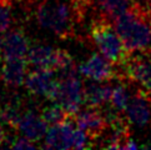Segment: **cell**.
<instances>
[{
    "mask_svg": "<svg viewBox=\"0 0 151 150\" xmlns=\"http://www.w3.org/2000/svg\"><path fill=\"white\" fill-rule=\"evenodd\" d=\"M89 6L80 0H39L34 6L37 25L63 40L71 39Z\"/></svg>",
    "mask_w": 151,
    "mask_h": 150,
    "instance_id": "1",
    "label": "cell"
},
{
    "mask_svg": "<svg viewBox=\"0 0 151 150\" xmlns=\"http://www.w3.org/2000/svg\"><path fill=\"white\" fill-rule=\"evenodd\" d=\"M112 24L130 54L151 48V17L140 4L116 18Z\"/></svg>",
    "mask_w": 151,
    "mask_h": 150,
    "instance_id": "2",
    "label": "cell"
},
{
    "mask_svg": "<svg viewBox=\"0 0 151 150\" xmlns=\"http://www.w3.org/2000/svg\"><path fill=\"white\" fill-rule=\"evenodd\" d=\"M90 36L100 54L114 65L121 66L130 56L112 21L95 17L90 23Z\"/></svg>",
    "mask_w": 151,
    "mask_h": 150,
    "instance_id": "3",
    "label": "cell"
},
{
    "mask_svg": "<svg viewBox=\"0 0 151 150\" xmlns=\"http://www.w3.org/2000/svg\"><path fill=\"white\" fill-rule=\"evenodd\" d=\"M122 79L136 84L140 90L151 96V48L131 53L129 59L119 66Z\"/></svg>",
    "mask_w": 151,
    "mask_h": 150,
    "instance_id": "4",
    "label": "cell"
},
{
    "mask_svg": "<svg viewBox=\"0 0 151 150\" xmlns=\"http://www.w3.org/2000/svg\"><path fill=\"white\" fill-rule=\"evenodd\" d=\"M24 85L31 95L45 96L47 100L56 101L60 80L50 69H34L26 74Z\"/></svg>",
    "mask_w": 151,
    "mask_h": 150,
    "instance_id": "5",
    "label": "cell"
},
{
    "mask_svg": "<svg viewBox=\"0 0 151 150\" xmlns=\"http://www.w3.org/2000/svg\"><path fill=\"white\" fill-rule=\"evenodd\" d=\"M78 73L93 81H112L121 79L120 69L102 55L94 53L78 66Z\"/></svg>",
    "mask_w": 151,
    "mask_h": 150,
    "instance_id": "6",
    "label": "cell"
},
{
    "mask_svg": "<svg viewBox=\"0 0 151 150\" xmlns=\"http://www.w3.org/2000/svg\"><path fill=\"white\" fill-rule=\"evenodd\" d=\"M60 80V89L56 103L64 106L70 115H74L84 105V83L78 78V74L69 75Z\"/></svg>",
    "mask_w": 151,
    "mask_h": 150,
    "instance_id": "7",
    "label": "cell"
},
{
    "mask_svg": "<svg viewBox=\"0 0 151 150\" xmlns=\"http://www.w3.org/2000/svg\"><path fill=\"white\" fill-rule=\"evenodd\" d=\"M73 119L75 121V125L90 136L94 143V146H96L95 141H98L104 135L109 126L104 112H101L99 108L86 106V109L79 110L76 114H74Z\"/></svg>",
    "mask_w": 151,
    "mask_h": 150,
    "instance_id": "8",
    "label": "cell"
},
{
    "mask_svg": "<svg viewBox=\"0 0 151 150\" xmlns=\"http://www.w3.org/2000/svg\"><path fill=\"white\" fill-rule=\"evenodd\" d=\"M127 121L139 128H145L151 123V96L139 88L129 100L125 109Z\"/></svg>",
    "mask_w": 151,
    "mask_h": 150,
    "instance_id": "9",
    "label": "cell"
},
{
    "mask_svg": "<svg viewBox=\"0 0 151 150\" xmlns=\"http://www.w3.org/2000/svg\"><path fill=\"white\" fill-rule=\"evenodd\" d=\"M76 129L73 116L65 121L55 125H50L44 136L42 148L45 149H70L73 148L74 133Z\"/></svg>",
    "mask_w": 151,
    "mask_h": 150,
    "instance_id": "10",
    "label": "cell"
},
{
    "mask_svg": "<svg viewBox=\"0 0 151 150\" xmlns=\"http://www.w3.org/2000/svg\"><path fill=\"white\" fill-rule=\"evenodd\" d=\"M47 123L42 119L40 112L34 109H25L18 121L17 129L21 135L30 139L31 141H39L45 136L47 131Z\"/></svg>",
    "mask_w": 151,
    "mask_h": 150,
    "instance_id": "11",
    "label": "cell"
},
{
    "mask_svg": "<svg viewBox=\"0 0 151 150\" xmlns=\"http://www.w3.org/2000/svg\"><path fill=\"white\" fill-rule=\"evenodd\" d=\"M137 5L135 0H89V9L96 13V18L114 21Z\"/></svg>",
    "mask_w": 151,
    "mask_h": 150,
    "instance_id": "12",
    "label": "cell"
},
{
    "mask_svg": "<svg viewBox=\"0 0 151 150\" xmlns=\"http://www.w3.org/2000/svg\"><path fill=\"white\" fill-rule=\"evenodd\" d=\"M3 39V59L26 58L30 46L29 38L20 28L8 30Z\"/></svg>",
    "mask_w": 151,
    "mask_h": 150,
    "instance_id": "13",
    "label": "cell"
},
{
    "mask_svg": "<svg viewBox=\"0 0 151 150\" xmlns=\"http://www.w3.org/2000/svg\"><path fill=\"white\" fill-rule=\"evenodd\" d=\"M28 59L13 58L4 59L1 65V80L8 88L18 89L24 85L26 74H28Z\"/></svg>",
    "mask_w": 151,
    "mask_h": 150,
    "instance_id": "14",
    "label": "cell"
},
{
    "mask_svg": "<svg viewBox=\"0 0 151 150\" xmlns=\"http://www.w3.org/2000/svg\"><path fill=\"white\" fill-rule=\"evenodd\" d=\"M114 85L110 81H93L84 84V105L90 108H102L110 101Z\"/></svg>",
    "mask_w": 151,
    "mask_h": 150,
    "instance_id": "15",
    "label": "cell"
},
{
    "mask_svg": "<svg viewBox=\"0 0 151 150\" xmlns=\"http://www.w3.org/2000/svg\"><path fill=\"white\" fill-rule=\"evenodd\" d=\"M55 55L56 49L54 46L42 44V43H34L29 46L26 59H28L29 65H31L34 69H50L52 70Z\"/></svg>",
    "mask_w": 151,
    "mask_h": 150,
    "instance_id": "16",
    "label": "cell"
},
{
    "mask_svg": "<svg viewBox=\"0 0 151 150\" xmlns=\"http://www.w3.org/2000/svg\"><path fill=\"white\" fill-rule=\"evenodd\" d=\"M25 108L19 96H14V98L9 99L6 101V104L3 106V109L0 110V116L5 125H8L12 129H17L18 121L20 119L21 114L24 112Z\"/></svg>",
    "mask_w": 151,
    "mask_h": 150,
    "instance_id": "17",
    "label": "cell"
},
{
    "mask_svg": "<svg viewBox=\"0 0 151 150\" xmlns=\"http://www.w3.org/2000/svg\"><path fill=\"white\" fill-rule=\"evenodd\" d=\"M52 71L55 73L58 79H63L69 76V75L78 74V66L75 65L74 59L70 55L69 51L64 49H56Z\"/></svg>",
    "mask_w": 151,
    "mask_h": 150,
    "instance_id": "18",
    "label": "cell"
},
{
    "mask_svg": "<svg viewBox=\"0 0 151 150\" xmlns=\"http://www.w3.org/2000/svg\"><path fill=\"white\" fill-rule=\"evenodd\" d=\"M117 84L114 85L110 98V108L114 109L117 112H125V109L130 100V93H129V80L126 79H119L116 80Z\"/></svg>",
    "mask_w": 151,
    "mask_h": 150,
    "instance_id": "19",
    "label": "cell"
},
{
    "mask_svg": "<svg viewBox=\"0 0 151 150\" xmlns=\"http://www.w3.org/2000/svg\"><path fill=\"white\" fill-rule=\"evenodd\" d=\"M40 114L42 116V119L47 123V125L59 124V123L65 121L70 116H73V115H70L69 112L64 109V106L60 105L59 103L52 104L50 106H46V108H44L41 110Z\"/></svg>",
    "mask_w": 151,
    "mask_h": 150,
    "instance_id": "20",
    "label": "cell"
},
{
    "mask_svg": "<svg viewBox=\"0 0 151 150\" xmlns=\"http://www.w3.org/2000/svg\"><path fill=\"white\" fill-rule=\"evenodd\" d=\"M13 24L12 5L0 1V35L5 34Z\"/></svg>",
    "mask_w": 151,
    "mask_h": 150,
    "instance_id": "21",
    "label": "cell"
},
{
    "mask_svg": "<svg viewBox=\"0 0 151 150\" xmlns=\"http://www.w3.org/2000/svg\"><path fill=\"white\" fill-rule=\"evenodd\" d=\"M94 143L90 139V136L86 134L84 130L79 129L76 126L74 133V143H73V148L74 149H86V148H93Z\"/></svg>",
    "mask_w": 151,
    "mask_h": 150,
    "instance_id": "22",
    "label": "cell"
},
{
    "mask_svg": "<svg viewBox=\"0 0 151 150\" xmlns=\"http://www.w3.org/2000/svg\"><path fill=\"white\" fill-rule=\"evenodd\" d=\"M6 146L12 149H35L37 148V144L25 136H17L6 143Z\"/></svg>",
    "mask_w": 151,
    "mask_h": 150,
    "instance_id": "23",
    "label": "cell"
},
{
    "mask_svg": "<svg viewBox=\"0 0 151 150\" xmlns=\"http://www.w3.org/2000/svg\"><path fill=\"white\" fill-rule=\"evenodd\" d=\"M3 120H1V116H0V146L4 144L5 141V131H4V128H3Z\"/></svg>",
    "mask_w": 151,
    "mask_h": 150,
    "instance_id": "24",
    "label": "cell"
},
{
    "mask_svg": "<svg viewBox=\"0 0 151 150\" xmlns=\"http://www.w3.org/2000/svg\"><path fill=\"white\" fill-rule=\"evenodd\" d=\"M141 6L146 10V13L151 17V0H144L142 4H141Z\"/></svg>",
    "mask_w": 151,
    "mask_h": 150,
    "instance_id": "25",
    "label": "cell"
},
{
    "mask_svg": "<svg viewBox=\"0 0 151 150\" xmlns=\"http://www.w3.org/2000/svg\"><path fill=\"white\" fill-rule=\"evenodd\" d=\"M0 1L6 3V4H10V5H12L14 1H30V0H0Z\"/></svg>",
    "mask_w": 151,
    "mask_h": 150,
    "instance_id": "26",
    "label": "cell"
},
{
    "mask_svg": "<svg viewBox=\"0 0 151 150\" xmlns=\"http://www.w3.org/2000/svg\"><path fill=\"white\" fill-rule=\"evenodd\" d=\"M3 60V39L0 38V63Z\"/></svg>",
    "mask_w": 151,
    "mask_h": 150,
    "instance_id": "27",
    "label": "cell"
},
{
    "mask_svg": "<svg viewBox=\"0 0 151 150\" xmlns=\"http://www.w3.org/2000/svg\"><path fill=\"white\" fill-rule=\"evenodd\" d=\"M135 1H136L137 4H140V5H141V4H142V1H144V0H135Z\"/></svg>",
    "mask_w": 151,
    "mask_h": 150,
    "instance_id": "28",
    "label": "cell"
}]
</instances>
